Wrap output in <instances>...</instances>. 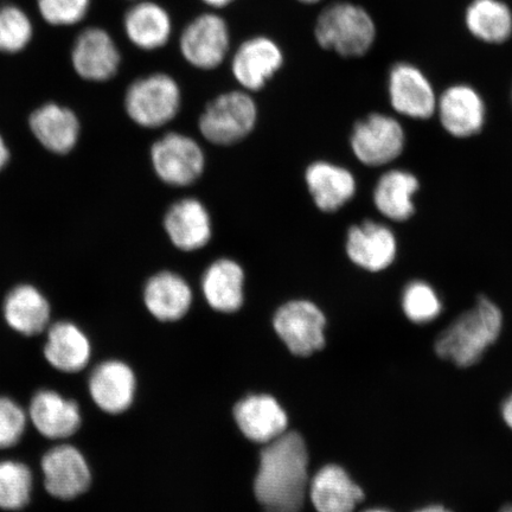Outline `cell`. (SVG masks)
I'll return each instance as SVG.
<instances>
[{"label":"cell","instance_id":"2","mask_svg":"<svg viewBox=\"0 0 512 512\" xmlns=\"http://www.w3.org/2000/svg\"><path fill=\"white\" fill-rule=\"evenodd\" d=\"M503 315L490 299L479 297L471 310L463 313L443 331L435 343L441 358L459 367H470L501 335Z\"/></svg>","mask_w":512,"mask_h":512},{"label":"cell","instance_id":"27","mask_svg":"<svg viewBox=\"0 0 512 512\" xmlns=\"http://www.w3.org/2000/svg\"><path fill=\"white\" fill-rule=\"evenodd\" d=\"M419 188V179L412 172L389 170L375 185V207L390 221H408L415 213L413 197Z\"/></svg>","mask_w":512,"mask_h":512},{"label":"cell","instance_id":"1","mask_svg":"<svg viewBox=\"0 0 512 512\" xmlns=\"http://www.w3.org/2000/svg\"><path fill=\"white\" fill-rule=\"evenodd\" d=\"M309 453L302 435L288 432L260 453L254 492L265 512H300L309 486Z\"/></svg>","mask_w":512,"mask_h":512},{"label":"cell","instance_id":"4","mask_svg":"<svg viewBox=\"0 0 512 512\" xmlns=\"http://www.w3.org/2000/svg\"><path fill=\"white\" fill-rule=\"evenodd\" d=\"M182 105L177 81L164 73L140 78L127 88L125 110L133 121L145 128L162 127L176 118Z\"/></svg>","mask_w":512,"mask_h":512},{"label":"cell","instance_id":"9","mask_svg":"<svg viewBox=\"0 0 512 512\" xmlns=\"http://www.w3.org/2000/svg\"><path fill=\"white\" fill-rule=\"evenodd\" d=\"M230 48L229 27L224 18L207 12L192 19L179 38V50L192 67L213 70L226 60Z\"/></svg>","mask_w":512,"mask_h":512},{"label":"cell","instance_id":"40","mask_svg":"<svg viewBox=\"0 0 512 512\" xmlns=\"http://www.w3.org/2000/svg\"><path fill=\"white\" fill-rule=\"evenodd\" d=\"M499 512H512V505H507V507H504L501 511Z\"/></svg>","mask_w":512,"mask_h":512},{"label":"cell","instance_id":"28","mask_svg":"<svg viewBox=\"0 0 512 512\" xmlns=\"http://www.w3.org/2000/svg\"><path fill=\"white\" fill-rule=\"evenodd\" d=\"M4 318L18 334L35 336L46 330L49 324L50 305L36 287L17 286L5 299Z\"/></svg>","mask_w":512,"mask_h":512},{"label":"cell","instance_id":"20","mask_svg":"<svg viewBox=\"0 0 512 512\" xmlns=\"http://www.w3.org/2000/svg\"><path fill=\"white\" fill-rule=\"evenodd\" d=\"M307 189L317 208L335 213L354 198L357 191L355 176L348 169L330 162L312 163L305 172Z\"/></svg>","mask_w":512,"mask_h":512},{"label":"cell","instance_id":"18","mask_svg":"<svg viewBox=\"0 0 512 512\" xmlns=\"http://www.w3.org/2000/svg\"><path fill=\"white\" fill-rule=\"evenodd\" d=\"M29 418L38 433L53 440L72 437L82 420L78 403L49 389L40 390L31 399Z\"/></svg>","mask_w":512,"mask_h":512},{"label":"cell","instance_id":"25","mask_svg":"<svg viewBox=\"0 0 512 512\" xmlns=\"http://www.w3.org/2000/svg\"><path fill=\"white\" fill-rule=\"evenodd\" d=\"M51 367L63 373H79L91 360L92 347L78 325L59 322L51 326L43 350Z\"/></svg>","mask_w":512,"mask_h":512},{"label":"cell","instance_id":"15","mask_svg":"<svg viewBox=\"0 0 512 512\" xmlns=\"http://www.w3.org/2000/svg\"><path fill=\"white\" fill-rule=\"evenodd\" d=\"M441 126L454 138L476 136L486 119L485 102L475 88L459 83L438 96L437 111Z\"/></svg>","mask_w":512,"mask_h":512},{"label":"cell","instance_id":"16","mask_svg":"<svg viewBox=\"0 0 512 512\" xmlns=\"http://www.w3.org/2000/svg\"><path fill=\"white\" fill-rule=\"evenodd\" d=\"M241 432L254 443L268 444L286 432L287 415L270 395H249L234 408Z\"/></svg>","mask_w":512,"mask_h":512},{"label":"cell","instance_id":"19","mask_svg":"<svg viewBox=\"0 0 512 512\" xmlns=\"http://www.w3.org/2000/svg\"><path fill=\"white\" fill-rule=\"evenodd\" d=\"M88 387L96 406L106 413L119 414L133 403L136 376L127 364L107 361L92 371Z\"/></svg>","mask_w":512,"mask_h":512},{"label":"cell","instance_id":"23","mask_svg":"<svg viewBox=\"0 0 512 512\" xmlns=\"http://www.w3.org/2000/svg\"><path fill=\"white\" fill-rule=\"evenodd\" d=\"M309 485L317 512H354L364 497L360 486L337 465L324 466Z\"/></svg>","mask_w":512,"mask_h":512},{"label":"cell","instance_id":"8","mask_svg":"<svg viewBox=\"0 0 512 512\" xmlns=\"http://www.w3.org/2000/svg\"><path fill=\"white\" fill-rule=\"evenodd\" d=\"M274 330L296 356H310L325 345L326 318L309 300H292L280 307L273 319Z\"/></svg>","mask_w":512,"mask_h":512},{"label":"cell","instance_id":"33","mask_svg":"<svg viewBox=\"0 0 512 512\" xmlns=\"http://www.w3.org/2000/svg\"><path fill=\"white\" fill-rule=\"evenodd\" d=\"M92 0H37L44 21L54 27H70L83 21Z\"/></svg>","mask_w":512,"mask_h":512},{"label":"cell","instance_id":"39","mask_svg":"<svg viewBox=\"0 0 512 512\" xmlns=\"http://www.w3.org/2000/svg\"><path fill=\"white\" fill-rule=\"evenodd\" d=\"M299 3H303V4H317L320 2V0H298Z\"/></svg>","mask_w":512,"mask_h":512},{"label":"cell","instance_id":"30","mask_svg":"<svg viewBox=\"0 0 512 512\" xmlns=\"http://www.w3.org/2000/svg\"><path fill=\"white\" fill-rule=\"evenodd\" d=\"M32 472L29 467L16 460L0 462V509L21 510L30 502Z\"/></svg>","mask_w":512,"mask_h":512},{"label":"cell","instance_id":"41","mask_svg":"<svg viewBox=\"0 0 512 512\" xmlns=\"http://www.w3.org/2000/svg\"><path fill=\"white\" fill-rule=\"evenodd\" d=\"M364 512H389V511L381 510V509H373V510H367V511H364Z\"/></svg>","mask_w":512,"mask_h":512},{"label":"cell","instance_id":"14","mask_svg":"<svg viewBox=\"0 0 512 512\" xmlns=\"http://www.w3.org/2000/svg\"><path fill=\"white\" fill-rule=\"evenodd\" d=\"M72 63L83 80L105 82L117 75L121 55L117 43L105 29L87 28L76 37Z\"/></svg>","mask_w":512,"mask_h":512},{"label":"cell","instance_id":"10","mask_svg":"<svg viewBox=\"0 0 512 512\" xmlns=\"http://www.w3.org/2000/svg\"><path fill=\"white\" fill-rule=\"evenodd\" d=\"M388 93L390 105L403 117L427 120L437 111L438 96L431 81L412 63H396L390 69Z\"/></svg>","mask_w":512,"mask_h":512},{"label":"cell","instance_id":"24","mask_svg":"<svg viewBox=\"0 0 512 512\" xmlns=\"http://www.w3.org/2000/svg\"><path fill=\"white\" fill-rule=\"evenodd\" d=\"M30 128L38 142L59 155L72 151L80 136L76 114L57 104L44 105L32 113Z\"/></svg>","mask_w":512,"mask_h":512},{"label":"cell","instance_id":"32","mask_svg":"<svg viewBox=\"0 0 512 512\" xmlns=\"http://www.w3.org/2000/svg\"><path fill=\"white\" fill-rule=\"evenodd\" d=\"M402 310L415 324H427L440 316L443 303L433 286L422 280H414L402 293Z\"/></svg>","mask_w":512,"mask_h":512},{"label":"cell","instance_id":"6","mask_svg":"<svg viewBox=\"0 0 512 512\" xmlns=\"http://www.w3.org/2000/svg\"><path fill=\"white\" fill-rule=\"evenodd\" d=\"M350 145L358 162L371 168H379L402 155L406 145V133L394 117L373 113L355 125Z\"/></svg>","mask_w":512,"mask_h":512},{"label":"cell","instance_id":"5","mask_svg":"<svg viewBox=\"0 0 512 512\" xmlns=\"http://www.w3.org/2000/svg\"><path fill=\"white\" fill-rule=\"evenodd\" d=\"M258 106L247 92L233 91L217 96L203 111L202 136L215 145L228 146L241 142L254 130Z\"/></svg>","mask_w":512,"mask_h":512},{"label":"cell","instance_id":"21","mask_svg":"<svg viewBox=\"0 0 512 512\" xmlns=\"http://www.w3.org/2000/svg\"><path fill=\"white\" fill-rule=\"evenodd\" d=\"M124 30L134 47L153 51L168 44L172 35V19L162 5L138 0L124 16Z\"/></svg>","mask_w":512,"mask_h":512},{"label":"cell","instance_id":"31","mask_svg":"<svg viewBox=\"0 0 512 512\" xmlns=\"http://www.w3.org/2000/svg\"><path fill=\"white\" fill-rule=\"evenodd\" d=\"M34 36L27 12L16 5L0 6V53L17 54L29 46Z\"/></svg>","mask_w":512,"mask_h":512},{"label":"cell","instance_id":"35","mask_svg":"<svg viewBox=\"0 0 512 512\" xmlns=\"http://www.w3.org/2000/svg\"><path fill=\"white\" fill-rule=\"evenodd\" d=\"M10 158V152L8 146H6L4 139L0 136V171L5 168V165L8 164Z\"/></svg>","mask_w":512,"mask_h":512},{"label":"cell","instance_id":"7","mask_svg":"<svg viewBox=\"0 0 512 512\" xmlns=\"http://www.w3.org/2000/svg\"><path fill=\"white\" fill-rule=\"evenodd\" d=\"M151 159L160 181L172 187L195 183L206 166V157L196 140L176 132L166 134L153 144Z\"/></svg>","mask_w":512,"mask_h":512},{"label":"cell","instance_id":"29","mask_svg":"<svg viewBox=\"0 0 512 512\" xmlns=\"http://www.w3.org/2000/svg\"><path fill=\"white\" fill-rule=\"evenodd\" d=\"M470 34L488 44H503L512 37V11L503 0H472L465 12Z\"/></svg>","mask_w":512,"mask_h":512},{"label":"cell","instance_id":"36","mask_svg":"<svg viewBox=\"0 0 512 512\" xmlns=\"http://www.w3.org/2000/svg\"><path fill=\"white\" fill-rule=\"evenodd\" d=\"M503 418L512 430V395L504 402L503 405Z\"/></svg>","mask_w":512,"mask_h":512},{"label":"cell","instance_id":"34","mask_svg":"<svg viewBox=\"0 0 512 512\" xmlns=\"http://www.w3.org/2000/svg\"><path fill=\"white\" fill-rule=\"evenodd\" d=\"M28 416L18 403L0 396V450L19 443L27 428Z\"/></svg>","mask_w":512,"mask_h":512},{"label":"cell","instance_id":"13","mask_svg":"<svg viewBox=\"0 0 512 512\" xmlns=\"http://www.w3.org/2000/svg\"><path fill=\"white\" fill-rule=\"evenodd\" d=\"M284 64L279 44L267 36H255L243 42L232 59V73L239 85L249 92L266 86Z\"/></svg>","mask_w":512,"mask_h":512},{"label":"cell","instance_id":"17","mask_svg":"<svg viewBox=\"0 0 512 512\" xmlns=\"http://www.w3.org/2000/svg\"><path fill=\"white\" fill-rule=\"evenodd\" d=\"M164 228L172 245L184 252L207 246L213 234L208 210L196 198H184L172 204L164 217Z\"/></svg>","mask_w":512,"mask_h":512},{"label":"cell","instance_id":"12","mask_svg":"<svg viewBox=\"0 0 512 512\" xmlns=\"http://www.w3.org/2000/svg\"><path fill=\"white\" fill-rule=\"evenodd\" d=\"M349 260L370 273L386 271L398 256V240L386 224L364 221L351 226L345 241Z\"/></svg>","mask_w":512,"mask_h":512},{"label":"cell","instance_id":"11","mask_svg":"<svg viewBox=\"0 0 512 512\" xmlns=\"http://www.w3.org/2000/svg\"><path fill=\"white\" fill-rule=\"evenodd\" d=\"M43 484L48 494L70 501L85 494L92 472L83 454L72 445H60L44 454L41 462Z\"/></svg>","mask_w":512,"mask_h":512},{"label":"cell","instance_id":"26","mask_svg":"<svg viewBox=\"0 0 512 512\" xmlns=\"http://www.w3.org/2000/svg\"><path fill=\"white\" fill-rule=\"evenodd\" d=\"M245 271L238 262L216 260L202 278L203 296L214 310L222 313L239 311L245 300Z\"/></svg>","mask_w":512,"mask_h":512},{"label":"cell","instance_id":"3","mask_svg":"<svg viewBox=\"0 0 512 512\" xmlns=\"http://www.w3.org/2000/svg\"><path fill=\"white\" fill-rule=\"evenodd\" d=\"M377 29L369 12L349 2H337L320 12L315 37L320 48L343 57H361L376 41Z\"/></svg>","mask_w":512,"mask_h":512},{"label":"cell","instance_id":"37","mask_svg":"<svg viewBox=\"0 0 512 512\" xmlns=\"http://www.w3.org/2000/svg\"><path fill=\"white\" fill-rule=\"evenodd\" d=\"M202 2L210 6V8L222 9L235 2V0H202Z\"/></svg>","mask_w":512,"mask_h":512},{"label":"cell","instance_id":"38","mask_svg":"<svg viewBox=\"0 0 512 512\" xmlns=\"http://www.w3.org/2000/svg\"><path fill=\"white\" fill-rule=\"evenodd\" d=\"M415 512H452L450 510L445 509L444 507H439V505H432V507H427Z\"/></svg>","mask_w":512,"mask_h":512},{"label":"cell","instance_id":"22","mask_svg":"<svg viewBox=\"0 0 512 512\" xmlns=\"http://www.w3.org/2000/svg\"><path fill=\"white\" fill-rule=\"evenodd\" d=\"M144 302L147 310L160 322H175L190 310L191 288L181 275L170 271L159 272L147 280Z\"/></svg>","mask_w":512,"mask_h":512}]
</instances>
